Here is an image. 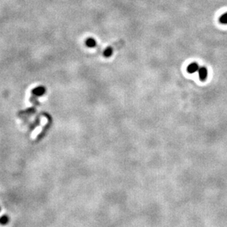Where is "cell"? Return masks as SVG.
Wrapping results in <instances>:
<instances>
[{
  "label": "cell",
  "instance_id": "cell-1",
  "mask_svg": "<svg viewBox=\"0 0 227 227\" xmlns=\"http://www.w3.org/2000/svg\"><path fill=\"white\" fill-rule=\"evenodd\" d=\"M207 74L208 71L206 67H204V66L200 67L199 70H198V74H199V78L201 81H204L206 79Z\"/></svg>",
  "mask_w": 227,
  "mask_h": 227
},
{
  "label": "cell",
  "instance_id": "cell-2",
  "mask_svg": "<svg viewBox=\"0 0 227 227\" xmlns=\"http://www.w3.org/2000/svg\"><path fill=\"white\" fill-rule=\"evenodd\" d=\"M199 66L198 63H193L191 64H190L187 67V71L190 74H194V73L197 72L199 70Z\"/></svg>",
  "mask_w": 227,
  "mask_h": 227
},
{
  "label": "cell",
  "instance_id": "cell-3",
  "mask_svg": "<svg viewBox=\"0 0 227 227\" xmlns=\"http://www.w3.org/2000/svg\"><path fill=\"white\" fill-rule=\"evenodd\" d=\"M32 93L36 96H41L45 93V89L43 87L36 88H35L34 90H32Z\"/></svg>",
  "mask_w": 227,
  "mask_h": 227
},
{
  "label": "cell",
  "instance_id": "cell-4",
  "mask_svg": "<svg viewBox=\"0 0 227 227\" xmlns=\"http://www.w3.org/2000/svg\"><path fill=\"white\" fill-rule=\"evenodd\" d=\"M86 44L87 46L92 48V47L96 46V45H97V42H96V40H94V38H88L87 40H86Z\"/></svg>",
  "mask_w": 227,
  "mask_h": 227
},
{
  "label": "cell",
  "instance_id": "cell-5",
  "mask_svg": "<svg viewBox=\"0 0 227 227\" xmlns=\"http://www.w3.org/2000/svg\"><path fill=\"white\" fill-rule=\"evenodd\" d=\"M112 54H113V49L111 47L109 46L104 50L103 55L105 57H109L111 56Z\"/></svg>",
  "mask_w": 227,
  "mask_h": 227
},
{
  "label": "cell",
  "instance_id": "cell-6",
  "mask_svg": "<svg viewBox=\"0 0 227 227\" xmlns=\"http://www.w3.org/2000/svg\"><path fill=\"white\" fill-rule=\"evenodd\" d=\"M219 22L222 24H227V13H224L219 18Z\"/></svg>",
  "mask_w": 227,
  "mask_h": 227
},
{
  "label": "cell",
  "instance_id": "cell-7",
  "mask_svg": "<svg viewBox=\"0 0 227 227\" xmlns=\"http://www.w3.org/2000/svg\"><path fill=\"white\" fill-rule=\"evenodd\" d=\"M8 221V218L7 216H2V217L0 218V223L2 224H5Z\"/></svg>",
  "mask_w": 227,
  "mask_h": 227
}]
</instances>
